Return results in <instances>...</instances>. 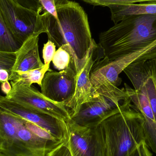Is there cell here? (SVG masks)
Returning <instances> with one entry per match:
<instances>
[{"mask_svg":"<svg viewBox=\"0 0 156 156\" xmlns=\"http://www.w3.org/2000/svg\"><path fill=\"white\" fill-rule=\"evenodd\" d=\"M16 59V53L0 51V69L7 70L10 75Z\"/></svg>","mask_w":156,"mask_h":156,"instance_id":"d6986e66","label":"cell"},{"mask_svg":"<svg viewBox=\"0 0 156 156\" xmlns=\"http://www.w3.org/2000/svg\"><path fill=\"white\" fill-rule=\"evenodd\" d=\"M0 108L12 115L32 123L62 142L67 141L69 130L66 122L46 114L32 111L0 95Z\"/></svg>","mask_w":156,"mask_h":156,"instance_id":"ba28073f","label":"cell"},{"mask_svg":"<svg viewBox=\"0 0 156 156\" xmlns=\"http://www.w3.org/2000/svg\"><path fill=\"white\" fill-rule=\"evenodd\" d=\"M52 61L55 68L59 71L66 69L72 62L74 63L69 48L66 46L58 48Z\"/></svg>","mask_w":156,"mask_h":156,"instance_id":"e0dca14e","label":"cell"},{"mask_svg":"<svg viewBox=\"0 0 156 156\" xmlns=\"http://www.w3.org/2000/svg\"><path fill=\"white\" fill-rule=\"evenodd\" d=\"M50 69V65H44L42 67L25 72L11 73L8 80L19 82L28 86L36 83L41 86L45 74Z\"/></svg>","mask_w":156,"mask_h":156,"instance_id":"9a60e30c","label":"cell"},{"mask_svg":"<svg viewBox=\"0 0 156 156\" xmlns=\"http://www.w3.org/2000/svg\"><path fill=\"white\" fill-rule=\"evenodd\" d=\"M106 156H131L146 143L144 119L131 102L101 123Z\"/></svg>","mask_w":156,"mask_h":156,"instance_id":"3957f363","label":"cell"},{"mask_svg":"<svg viewBox=\"0 0 156 156\" xmlns=\"http://www.w3.org/2000/svg\"><path fill=\"white\" fill-rule=\"evenodd\" d=\"M111 19L115 24L127 16L134 15H156V2L148 3L110 5Z\"/></svg>","mask_w":156,"mask_h":156,"instance_id":"5bb4252c","label":"cell"},{"mask_svg":"<svg viewBox=\"0 0 156 156\" xmlns=\"http://www.w3.org/2000/svg\"><path fill=\"white\" fill-rule=\"evenodd\" d=\"M66 143L72 156H106L104 134L101 124L83 126L71 120L67 122Z\"/></svg>","mask_w":156,"mask_h":156,"instance_id":"52a82bcc","label":"cell"},{"mask_svg":"<svg viewBox=\"0 0 156 156\" xmlns=\"http://www.w3.org/2000/svg\"><path fill=\"white\" fill-rule=\"evenodd\" d=\"M131 102L130 99L122 104H117L109 98L99 95L83 104L77 113L71 116V120L81 126H96L121 112Z\"/></svg>","mask_w":156,"mask_h":156,"instance_id":"8fae6325","label":"cell"},{"mask_svg":"<svg viewBox=\"0 0 156 156\" xmlns=\"http://www.w3.org/2000/svg\"><path fill=\"white\" fill-rule=\"evenodd\" d=\"M55 44L51 41L48 40L46 44H44L43 49V58L44 65H50L55 55L56 49Z\"/></svg>","mask_w":156,"mask_h":156,"instance_id":"44dd1931","label":"cell"},{"mask_svg":"<svg viewBox=\"0 0 156 156\" xmlns=\"http://www.w3.org/2000/svg\"><path fill=\"white\" fill-rule=\"evenodd\" d=\"M39 36H32L26 40L16 52V59L11 73L23 72L44 66L38 51Z\"/></svg>","mask_w":156,"mask_h":156,"instance_id":"4fadbf2b","label":"cell"},{"mask_svg":"<svg viewBox=\"0 0 156 156\" xmlns=\"http://www.w3.org/2000/svg\"><path fill=\"white\" fill-rule=\"evenodd\" d=\"M12 90L7 99L32 111L46 114L67 122L71 120L70 110L65 105L48 99L34 87L19 82L11 81Z\"/></svg>","mask_w":156,"mask_h":156,"instance_id":"8992f818","label":"cell"},{"mask_svg":"<svg viewBox=\"0 0 156 156\" xmlns=\"http://www.w3.org/2000/svg\"><path fill=\"white\" fill-rule=\"evenodd\" d=\"M45 156H72L66 142L62 143Z\"/></svg>","mask_w":156,"mask_h":156,"instance_id":"7402d4cb","label":"cell"},{"mask_svg":"<svg viewBox=\"0 0 156 156\" xmlns=\"http://www.w3.org/2000/svg\"><path fill=\"white\" fill-rule=\"evenodd\" d=\"M0 156H5L3 155L2 154H0Z\"/></svg>","mask_w":156,"mask_h":156,"instance_id":"4316f807","label":"cell"},{"mask_svg":"<svg viewBox=\"0 0 156 156\" xmlns=\"http://www.w3.org/2000/svg\"><path fill=\"white\" fill-rule=\"evenodd\" d=\"M10 74L7 70L0 69V83L7 81L9 80Z\"/></svg>","mask_w":156,"mask_h":156,"instance_id":"484cf974","label":"cell"},{"mask_svg":"<svg viewBox=\"0 0 156 156\" xmlns=\"http://www.w3.org/2000/svg\"><path fill=\"white\" fill-rule=\"evenodd\" d=\"M0 154L5 156H31L21 143L13 115L1 108Z\"/></svg>","mask_w":156,"mask_h":156,"instance_id":"7c38bea8","label":"cell"},{"mask_svg":"<svg viewBox=\"0 0 156 156\" xmlns=\"http://www.w3.org/2000/svg\"><path fill=\"white\" fill-rule=\"evenodd\" d=\"M22 45L11 34L0 13V51L16 53Z\"/></svg>","mask_w":156,"mask_h":156,"instance_id":"2e32d148","label":"cell"},{"mask_svg":"<svg viewBox=\"0 0 156 156\" xmlns=\"http://www.w3.org/2000/svg\"><path fill=\"white\" fill-rule=\"evenodd\" d=\"M58 19L45 11L43 16L48 40L58 48H69L76 74L80 71L93 43L87 15L79 3L66 0L56 4Z\"/></svg>","mask_w":156,"mask_h":156,"instance_id":"6da1fadb","label":"cell"},{"mask_svg":"<svg viewBox=\"0 0 156 156\" xmlns=\"http://www.w3.org/2000/svg\"><path fill=\"white\" fill-rule=\"evenodd\" d=\"M146 143L141 144L131 156H153Z\"/></svg>","mask_w":156,"mask_h":156,"instance_id":"cb8c5ba5","label":"cell"},{"mask_svg":"<svg viewBox=\"0 0 156 156\" xmlns=\"http://www.w3.org/2000/svg\"><path fill=\"white\" fill-rule=\"evenodd\" d=\"M156 43V15L130 16L99 35L104 57L110 60Z\"/></svg>","mask_w":156,"mask_h":156,"instance_id":"7a4b0ae2","label":"cell"},{"mask_svg":"<svg viewBox=\"0 0 156 156\" xmlns=\"http://www.w3.org/2000/svg\"><path fill=\"white\" fill-rule=\"evenodd\" d=\"M76 75L73 62L58 72L50 69L42 80L41 93L51 101L66 105L75 94Z\"/></svg>","mask_w":156,"mask_h":156,"instance_id":"30bf717a","label":"cell"},{"mask_svg":"<svg viewBox=\"0 0 156 156\" xmlns=\"http://www.w3.org/2000/svg\"><path fill=\"white\" fill-rule=\"evenodd\" d=\"M94 5L108 6L110 5L129 4L141 2H156V0H82Z\"/></svg>","mask_w":156,"mask_h":156,"instance_id":"ac0fdd59","label":"cell"},{"mask_svg":"<svg viewBox=\"0 0 156 156\" xmlns=\"http://www.w3.org/2000/svg\"><path fill=\"white\" fill-rule=\"evenodd\" d=\"M12 85H11V84L8 82V81L2 83L1 89H2V91L3 92L6 94V95H7L10 93L11 90H12Z\"/></svg>","mask_w":156,"mask_h":156,"instance_id":"d4e9b609","label":"cell"},{"mask_svg":"<svg viewBox=\"0 0 156 156\" xmlns=\"http://www.w3.org/2000/svg\"><path fill=\"white\" fill-rule=\"evenodd\" d=\"M39 2L43 6L44 11L49 13L56 19H58L55 0H39Z\"/></svg>","mask_w":156,"mask_h":156,"instance_id":"603a6c76","label":"cell"},{"mask_svg":"<svg viewBox=\"0 0 156 156\" xmlns=\"http://www.w3.org/2000/svg\"><path fill=\"white\" fill-rule=\"evenodd\" d=\"M14 1L22 6L30 10L35 11L39 13H41L42 11H44V8L40 4L39 0H14ZM66 1V0H55V4H56L61 3Z\"/></svg>","mask_w":156,"mask_h":156,"instance_id":"ffe728a7","label":"cell"},{"mask_svg":"<svg viewBox=\"0 0 156 156\" xmlns=\"http://www.w3.org/2000/svg\"><path fill=\"white\" fill-rule=\"evenodd\" d=\"M103 57L101 48L94 40L84 65L77 74L74 96L65 105L70 110V116L77 113L83 104L99 96L91 83L90 75L95 62Z\"/></svg>","mask_w":156,"mask_h":156,"instance_id":"9c48e42d","label":"cell"},{"mask_svg":"<svg viewBox=\"0 0 156 156\" xmlns=\"http://www.w3.org/2000/svg\"><path fill=\"white\" fill-rule=\"evenodd\" d=\"M132 63L130 55L111 61L104 57L96 61L91 71L90 80L97 94L117 104L130 100L124 88L120 89L118 86L122 83L119 75Z\"/></svg>","mask_w":156,"mask_h":156,"instance_id":"277c9868","label":"cell"},{"mask_svg":"<svg viewBox=\"0 0 156 156\" xmlns=\"http://www.w3.org/2000/svg\"><path fill=\"white\" fill-rule=\"evenodd\" d=\"M0 13L11 34L22 44L32 36L47 33L43 14L14 0H0Z\"/></svg>","mask_w":156,"mask_h":156,"instance_id":"5b68a950","label":"cell"}]
</instances>
